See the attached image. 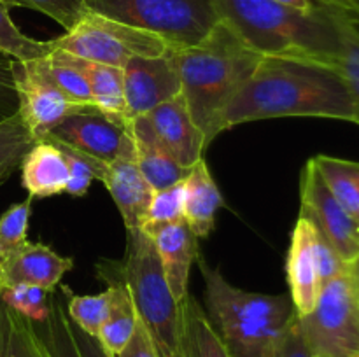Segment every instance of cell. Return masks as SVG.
Segmentation results:
<instances>
[{"instance_id": "6da1fadb", "label": "cell", "mask_w": 359, "mask_h": 357, "mask_svg": "<svg viewBox=\"0 0 359 357\" xmlns=\"http://www.w3.org/2000/svg\"><path fill=\"white\" fill-rule=\"evenodd\" d=\"M272 118H325L356 125L351 91L337 66L262 56L223 115V132Z\"/></svg>"}, {"instance_id": "7a4b0ae2", "label": "cell", "mask_w": 359, "mask_h": 357, "mask_svg": "<svg viewBox=\"0 0 359 357\" xmlns=\"http://www.w3.org/2000/svg\"><path fill=\"white\" fill-rule=\"evenodd\" d=\"M181 79V94L209 146L223 133V115L255 70L262 55L219 21L202 42L170 49Z\"/></svg>"}, {"instance_id": "3957f363", "label": "cell", "mask_w": 359, "mask_h": 357, "mask_svg": "<svg viewBox=\"0 0 359 357\" xmlns=\"http://www.w3.org/2000/svg\"><path fill=\"white\" fill-rule=\"evenodd\" d=\"M219 20L262 56L312 59L335 66L339 35L330 7L312 13L276 0H212Z\"/></svg>"}, {"instance_id": "277c9868", "label": "cell", "mask_w": 359, "mask_h": 357, "mask_svg": "<svg viewBox=\"0 0 359 357\" xmlns=\"http://www.w3.org/2000/svg\"><path fill=\"white\" fill-rule=\"evenodd\" d=\"M203 276L205 312L233 357H265L294 312L290 293L263 294L228 282L219 268L196 259Z\"/></svg>"}, {"instance_id": "5b68a950", "label": "cell", "mask_w": 359, "mask_h": 357, "mask_svg": "<svg viewBox=\"0 0 359 357\" xmlns=\"http://www.w3.org/2000/svg\"><path fill=\"white\" fill-rule=\"evenodd\" d=\"M132 298L137 317L149 331L160 357L182 352L181 303L172 294L153 240L146 231L126 230V248L121 262L112 261Z\"/></svg>"}, {"instance_id": "8992f818", "label": "cell", "mask_w": 359, "mask_h": 357, "mask_svg": "<svg viewBox=\"0 0 359 357\" xmlns=\"http://www.w3.org/2000/svg\"><path fill=\"white\" fill-rule=\"evenodd\" d=\"M86 7L151 31L170 49L198 44L221 21L212 0H86Z\"/></svg>"}, {"instance_id": "52a82bcc", "label": "cell", "mask_w": 359, "mask_h": 357, "mask_svg": "<svg viewBox=\"0 0 359 357\" xmlns=\"http://www.w3.org/2000/svg\"><path fill=\"white\" fill-rule=\"evenodd\" d=\"M51 48L88 62L123 69L132 58L161 56L170 46L158 35L88 9L70 30L51 38Z\"/></svg>"}, {"instance_id": "ba28073f", "label": "cell", "mask_w": 359, "mask_h": 357, "mask_svg": "<svg viewBox=\"0 0 359 357\" xmlns=\"http://www.w3.org/2000/svg\"><path fill=\"white\" fill-rule=\"evenodd\" d=\"M298 318L316 357H359V294L351 266L325 284L314 310Z\"/></svg>"}, {"instance_id": "9c48e42d", "label": "cell", "mask_w": 359, "mask_h": 357, "mask_svg": "<svg viewBox=\"0 0 359 357\" xmlns=\"http://www.w3.org/2000/svg\"><path fill=\"white\" fill-rule=\"evenodd\" d=\"M13 76L18 93V114L35 142L44 140L69 115L97 108L70 102L46 76L41 58L32 62L13 59Z\"/></svg>"}, {"instance_id": "30bf717a", "label": "cell", "mask_w": 359, "mask_h": 357, "mask_svg": "<svg viewBox=\"0 0 359 357\" xmlns=\"http://www.w3.org/2000/svg\"><path fill=\"white\" fill-rule=\"evenodd\" d=\"M300 217L314 224L346 265L351 266L356 261L359 255L358 223L332 195L312 158L302 170Z\"/></svg>"}, {"instance_id": "8fae6325", "label": "cell", "mask_w": 359, "mask_h": 357, "mask_svg": "<svg viewBox=\"0 0 359 357\" xmlns=\"http://www.w3.org/2000/svg\"><path fill=\"white\" fill-rule=\"evenodd\" d=\"M46 139L63 144L104 163L135 160L128 125L112 121L97 108L69 115Z\"/></svg>"}, {"instance_id": "7c38bea8", "label": "cell", "mask_w": 359, "mask_h": 357, "mask_svg": "<svg viewBox=\"0 0 359 357\" xmlns=\"http://www.w3.org/2000/svg\"><path fill=\"white\" fill-rule=\"evenodd\" d=\"M121 72L128 121L181 94V79L170 49L161 56L132 58Z\"/></svg>"}, {"instance_id": "4fadbf2b", "label": "cell", "mask_w": 359, "mask_h": 357, "mask_svg": "<svg viewBox=\"0 0 359 357\" xmlns=\"http://www.w3.org/2000/svg\"><path fill=\"white\" fill-rule=\"evenodd\" d=\"M316 237L318 231L314 224L305 217H298L291 233L290 251L286 258L287 287L298 317H304L314 310L323 289L318 252H316Z\"/></svg>"}, {"instance_id": "5bb4252c", "label": "cell", "mask_w": 359, "mask_h": 357, "mask_svg": "<svg viewBox=\"0 0 359 357\" xmlns=\"http://www.w3.org/2000/svg\"><path fill=\"white\" fill-rule=\"evenodd\" d=\"M146 115L160 142L181 167L191 168L203 160L205 136L193 121L182 94L158 105Z\"/></svg>"}, {"instance_id": "9a60e30c", "label": "cell", "mask_w": 359, "mask_h": 357, "mask_svg": "<svg viewBox=\"0 0 359 357\" xmlns=\"http://www.w3.org/2000/svg\"><path fill=\"white\" fill-rule=\"evenodd\" d=\"M142 230L153 240L172 294L181 303L189 294V273L193 262L198 259V238L186 220L153 224L144 226Z\"/></svg>"}, {"instance_id": "2e32d148", "label": "cell", "mask_w": 359, "mask_h": 357, "mask_svg": "<svg viewBox=\"0 0 359 357\" xmlns=\"http://www.w3.org/2000/svg\"><path fill=\"white\" fill-rule=\"evenodd\" d=\"M74 266L72 258H63L48 245L27 241L2 265V286H37L49 294Z\"/></svg>"}, {"instance_id": "e0dca14e", "label": "cell", "mask_w": 359, "mask_h": 357, "mask_svg": "<svg viewBox=\"0 0 359 357\" xmlns=\"http://www.w3.org/2000/svg\"><path fill=\"white\" fill-rule=\"evenodd\" d=\"M100 182L114 200L126 230H140L154 191L135 160H118L105 164Z\"/></svg>"}, {"instance_id": "ac0fdd59", "label": "cell", "mask_w": 359, "mask_h": 357, "mask_svg": "<svg viewBox=\"0 0 359 357\" xmlns=\"http://www.w3.org/2000/svg\"><path fill=\"white\" fill-rule=\"evenodd\" d=\"M128 130L135 149V164L153 191H161L184 181L189 168L181 167L165 149L147 115H135L130 119Z\"/></svg>"}, {"instance_id": "d6986e66", "label": "cell", "mask_w": 359, "mask_h": 357, "mask_svg": "<svg viewBox=\"0 0 359 357\" xmlns=\"http://www.w3.org/2000/svg\"><path fill=\"white\" fill-rule=\"evenodd\" d=\"M20 168L21 186L32 200L65 195L70 178L69 163L63 150L53 140L35 142Z\"/></svg>"}, {"instance_id": "ffe728a7", "label": "cell", "mask_w": 359, "mask_h": 357, "mask_svg": "<svg viewBox=\"0 0 359 357\" xmlns=\"http://www.w3.org/2000/svg\"><path fill=\"white\" fill-rule=\"evenodd\" d=\"M223 203V196L205 160H200L189 168L184 178V220L196 238H207L212 233Z\"/></svg>"}, {"instance_id": "44dd1931", "label": "cell", "mask_w": 359, "mask_h": 357, "mask_svg": "<svg viewBox=\"0 0 359 357\" xmlns=\"http://www.w3.org/2000/svg\"><path fill=\"white\" fill-rule=\"evenodd\" d=\"M76 59L79 69L86 76L91 102L97 111L111 118L112 121L128 125V108H126L121 69L104 65V63L88 62V59L77 58V56Z\"/></svg>"}, {"instance_id": "7402d4cb", "label": "cell", "mask_w": 359, "mask_h": 357, "mask_svg": "<svg viewBox=\"0 0 359 357\" xmlns=\"http://www.w3.org/2000/svg\"><path fill=\"white\" fill-rule=\"evenodd\" d=\"M181 328L186 357H233L210 324L205 308L189 294L181 301Z\"/></svg>"}, {"instance_id": "603a6c76", "label": "cell", "mask_w": 359, "mask_h": 357, "mask_svg": "<svg viewBox=\"0 0 359 357\" xmlns=\"http://www.w3.org/2000/svg\"><path fill=\"white\" fill-rule=\"evenodd\" d=\"M337 202L359 226V161L318 154L312 158Z\"/></svg>"}, {"instance_id": "cb8c5ba5", "label": "cell", "mask_w": 359, "mask_h": 357, "mask_svg": "<svg viewBox=\"0 0 359 357\" xmlns=\"http://www.w3.org/2000/svg\"><path fill=\"white\" fill-rule=\"evenodd\" d=\"M330 13L339 35L335 66L349 88L356 111V125H359V24L340 10L330 9Z\"/></svg>"}, {"instance_id": "d4e9b609", "label": "cell", "mask_w": 359, "mask_h": 357, "mask_svg": "<svg viewBox=\"0 0 359 357\" xmlns=\"http://www.w3.org/2000/svg\"><path fill=\"white\" fill-rule=\"evenodd\" d=\"M42 69L46 76L51 79V83L69 98L70 102L77 105H88L95 107L91 102L90 86H88L86 76L77 65L76 56L70 52L51 49L46 56L41 58Z\"/></svg>"}, {"instance_id": "484cf974", "label": "cell", "mask_w": 359, "mask_h": 357, "mask_svg": "<svg viewBox=\"0 0 359 357\" xmlns=\"http://www.w3.org/2000/svg\"><path fill=\"white\" fill-rule=\"evenodd\" d=\"M34 326L46 357H83L65 304L58 296L49 300L48 318Z\"/></svg>"}, {"instance_id": "4316f807", "label": "cell", "mask_w": 359, "mask_h": 357, "mask_svg": "<svg viewBox=\"0 0 359 357\" xmlns=\"http://www.w3.org/2000/svg\"><path fill=\"white\" fill-rule=\"evenodd\" d=\"M69 296L70 300L65 304V308L70 322L83 332H86L88 336L97 338L102 326H104L109 314H111L112 301H114V289L107 286V289L102 290V293L84 294V296L70 294L69 290Z\"/></svg>"}, {"instance_id": "83f0119b", "label": "cell", "mask_w": 359, "mask_h": 357, "mask_svg": "<svg viewBox=\"0 0 359 357\" xmlns=\"http://www.w3.org/2000/svg\"><path fill=\"white\" fill-rule=\"evenodd\" d=\"M34 144L20 114L0 121V186L21 167Z\"/></svg>"}, {"instance_id": "f1b7e54d", "label": "cell", "mask_w": 359, "mask_h": 357, "mask_svg": "<svg viewBox=\"0 0 359 357\" xmlns=\"http://www.w3.org/2000/svg\"><path fill=\"white\" fill-rule=\"evenodd\" d=\"M11 7L0 0V55L16 62H32L51 51V42L37 41L25 35L9 16Z\"/></svg>"}, {"instance_id": "f546056e", "label": "cell", "mask_w": 359, "mask_h": 357, "mask_svg": "<svg viewBox=\"0 0 359 357\" xmlns=\"http://www.w3.org/2000/svg\"><path fill=\"white\" fill-rule=\"evenodd\" d=\"M32 214V198L11 205L0 217V265L28 241V223Z\"/></svg>"}, {"instance_id": "4dcf8cb0", "label": "cell", "mask_w": 359, "mask_h": 357, "mask_svg": "<svg viewBox=\"0 0 359 357\" xmlns=\"http://www.w3.org/2000/svg\"><path fill=\"white\" fill-rule=\"evenodd\" d=\"M48 294V290L42 287L18 284V286L4 287L0 298L11 310L23 315L34 324H41L49 315Z\"/></svg>"}, {"instance_id": "1f68e13d", "label": "cell", "mask_w": 359, "mask_h": 357, "mask_svg": "<svg viewBox=\"0 0 359 357\" xmlns=\"http://www.w3.org/2000/svg\"><path fill=\"white\" fill-rule=\"evenodd\" d=\"M177 220H184V181L161 191H154L142 227Z\"/></svg>"}, {"instance_id": "d6a6232c", "label": "cell", "mask_w": 359, "mask_h": 357, "mask_svg": "<svg viewBox=\"0 0 359 357\" xmlns=\"http://www.w3.org/2000/svg\"><path fill=\"white\" fill-rule=\"evenodd\" d=\"M9 7H27L55 20L63 30H70L88 10L86 0H2Z\"/></svg>"}, {"instance_id": "836d02e7", "label": "cell", "mask_w": 359, "mask_h": 357, "mask_svg": "<svg viewBox=\"0 0 359 357\" xmlns=\"http://www.w3.org/2000/svg\"><path fill=\"white\" fill-rule=\"evenodd\" d=\"M11 332L7 357H44L34 322L11 310Z\"/></svg>"}, {"instance_id": "e575fe53", "label": "cell", "mask_w": 359, "mask_h": 357, "mask_svg": "<svg viewBox=\"0 0 359 357\" xmlns=\"http://www.w3.org/2000/svg\"><path fill=\"white\" fill-rule=\"evenodd\" d=\"M265 357H316L305 342L300 318L297 314L291 317L283 332L273 340V343L266 350Z\"/></svg>"}, {"instance_id": "d590c367", "label": "cell", "mask_w": 359, "mask_h": 357, "mask_svg": "<svg viewBox=\"0 0 359 357\" xmlns=\"http://www.w3.org/2000/svg\"><path fill=\"white\" fill-rule=\"evenodd\" d=\"M316 252H318L319 276H321L323 286L328 284L330 280L335 279V276H339L340 273H344L346 270H349V265H346V262L342 261V258L337 254L335 248L330 245V241L326 240L319 231L318 237H316Z\"/></svg>"}, {"instance_id": "8d00e7d4", "label": "cell", "mask_w": 359, "mask_h": 357, "mask_svg": "<svg viewBox=\"0 0 359 357\" xmlns=\"http://www.w3.org/2000/svg\"><path fill=\"white\" fill-rule=\"evenodd\" d=\"M18 114V93L14 86L13 58L0 55V121Z\"/></svg>"}, {"instance_id": "74e56055", "label": "cell", "mask_w": 359, "mask_h": 357, "mask_svg": "<svg viewBox=\"0 0 359 357\" xmlns=\"http://www.w3.org/2000/svg\"><path fill=\"white\" fill-rule=\"evenodd\" d=\"M118 357H160V352H158L149 331L139 317H137L135 331H133L132 338L126 343L125 349L119 352Z\"/></svg>"}, {"instance_id": "f35d334b", "label": "cell", "mask_w": 359, "mask_h": 357, "mask_svg": "<svg viewBox=\"0 0 359 357\" xmlns=\"http://www.w3.org/2000/svg\"><path fill=\"white\" fill-rule=\"evenodd\" d=\"M319 6L330 7V9L340 10L347 14L351 20H354L359 24V2L358 0H314Z\"/></svg>"}, {"instance_id": "ab89813d", "label": "cell", "mask_w": 359, "mask_h": 357, "mask_svg": "<svg viewBox=\"0 0 359 357\" xmlns=\"http://www.w3.org/2000/svg\"><path fill=\"white\" fill-rule=\"evenodd\" d=\"M11 332V312L9 307L0 298V357H7V345H9Z\"/></svg>"}, {"instance_id": "60d3db41", "label": "cell", "mask_w": 359, "mask_h": 357, "mask_svg": "<svg viewBox=\"0 0 359 357\" xmlns=\"http://www.w3.org/2000/svg\"><path fill=\"white\" fill-rule=\"evenodd\" d=\"M276 2L284 4V6H290L298 10H305V13H312V10L319 7V4L314 2V0H276Z\"/></svg>"}, {"instance_id": "b9f144b4", "label": "cell", "mask_w": 359, "mask_h": 357, "mask_svg": "<svg viewBox=\"0 0 359 357\" xmlns=\"http://www.w3.org/2000/svg\"><path fill=\"white\" fill-rule=\"evenodd\" d=\"M351 272H353L354 279H356L358 282H359V255H358V259H356V261H354L353 265H351Z\"/></svg>"}, {"instance_id": "7bdbcfd3", "label": "cell", "mask_w": 359, "mask_h": 357, "mask_svg": "<svg viewBox=\"0 0 359 357\" xmlns=\"http://www.w3.org/2000/svg\"><path fill=\"white\" fill-rule=\"evenodd\" d=\"M4 286H2V265H0V293H2Z\"/></svg>"}, {"instance_id": "ee69618b", "label": "cell", "mask_w": 359, "mask_h": 357, "mask_svg": "<svg viewBox=\"0 0 359 357\" xmlns=\"http://www.w3.org/2000/svg\"><path fill=\"white\" fill-rule=\"evenodd\" d=\"M174 357H186V356H184V352H179V354H175Z\"/></svg>"}, {"instance_id": "f6af8a7d", "label": "cell", "mask_w": 359, "mask_h": 357, "mask_svg": "<svg viewBox=\"0 0 359 357\" xmlns=\"http://www.w3.org/2000/svg\"><path fill=\"white\" fill-rule=\"evenodd\" d=\"M354 276V275H353ZM354 280H356V279H354ZM356 286H358V294H359V282H358V280H356Z\"/></svg>"}, {"instance_id": "bcb514c9", "label": "cell", "mask_w": 359, "mask_h": 357, "mask_svg": "<svg viewBox=\"0 0 359 357\" xmlns=\"http://www.w3.org/2000/svg\"><path fill=\"white\" fill-rule=\"evenodd\" d=\"M42 356H44V357H46V354H44V349H42Z\"/></svg>"}, {"instance_id": "7dc6e473", "label": "cell", "mask_w": 359, "mask_h": 357, "mask_svg": "<svg viewBox=\"0 0 359 357\" xmlns=\"http://www.w3.org/2000/svg\"><path fill=\"white\" fill-rule=\"evenodd\" d=\"M104 357H109V356H107V354H105V352H104Z\"/></svg>"}, {"instance_id": "c3c4849f", "label": "cell", "mask_w": 359, "mask_h": 357, "mask_svg": "<svg viewBox=\"0 0 359 357\" xmlns=\"http://www.w3.org/2000/svg\"><path fill=\"white\" fill-rule=\"evenodd\" d=\"M358 2H359V0H358Z\"/></svg>"}]
</instances>
